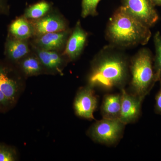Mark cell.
<instances>
[{
	"label": "cell",
	"mask_w": 161,
	"mask_h": 161,
	"mask_svg": "<svg viewBox=\"0 0 161 161\" xmlns=\"http://www.w3.org/2000/svg\"><path fill=\"white\" fill-rule=\"evenodd\" d=\"M100 1V0H82L81 17L85 18L89 16L97 15V6Z\"/></svg>",
	"instance_id": "d6986e66"
},
{
	"label": "cell",
	"mask_w": 161,
	"mask_h": 161,
	"mask_svg": "<svg viewBox=\"0 0 161 161\" xmlns=\"http://www.w3.org/2000/svg\"><path fill=\"white\" fill-rule=\"evenodd\" d=\"M35 30L39 34L64 31L66 28V23L58 16L48 15L38 20L35 26Z\"/></svg>",
	"instance_id": "30bf717a"
},
{
	"label": "cell",
	"mask_w": 161,
	"mask_h": 161,
	"mask_svg": "<svg viewBox=\"0 0 161 161\" xmlns=\"http://www.w3.org/2000/svg\"><path fill=\"white\" fill-rule=\"evenodd\" d=\"M18 90L16 82L9 78L4 71L0 69V91L5 95L9 102H12L15 99Z\"/></svg>",
	"instance_id": "9a60e30c"
},
{
	"label": "cell",
	"mask_w": 161,
	"mask_h": 161,
	"mask_svg": "<svg viewBox=\"0 0 161 161\" xmlns=\"http://www.w3.org/2000/svg\"><path fill=\"white\" fill-rule=\"evenodd\" d=\"M155 6H161V0H151Z\"/></svg>",
	"instance_id": "603a6c76"
},
{
	"label": "cell",
	"mask_w": 161,
	"mask_h": 161,
	"mask_svg": "<svg viewBox=\"0 0 161 161\" xmlns=\"http://www.w3.org/2000/svg\"><path fill=\"white\" fill-rule=\"evenodd\" d=\"M9 101L5 95L0 91V106L6 105L9 103Z\"/></svg>",
	"instance_id": "7402d4cb"
},
{
	"label": "cell",
	"mask_w": 161,
	"mask_h": 161,
	"mask_svg": "<svg viewBox=\"0 0 161 161\" xmlns=\"http://www.w3.org/2000/svg\"><path fill=\"white\" fill-rule=\"evenodd\" d=\"M130 14L149 28L158 22L159 17L151 0H122V5Z\"/></svg>",
	"instance_id": "5b68a950"
},
{
	"label": "cell",
	"mask_w": 161,
	"mask_h": 161,
	"mask_svg": "<svg viewBox=\"0 0 161 161\" xmlns=\"http://www.w3.org/2000/svg\"><path fill=\"white\" fill-rule=\"evenodd\" d=\"M155 55L153 58V68L158 81L161 80V34L159 31L153 37Z\"/></svg>",
	"instance_id": "e0dca14e"
},
{
	"label": "cell",
	"mask_w": 161,
	"mask_h": 161,
	"mask_svg": "<svg viewBox=\"0 0 161 161\" xmlns=\"http://www.w3.org/2000/svg\"><path fill=\"white\" fill-rule=\"evenodd\" d=\"M130 60L123 49L104 47L92 61L89 85L105 90L125 88L130 80Z\"/></svg>",
	"instance_id": "6da1fadb"
},
{
	"label": "cell",
	"mask_w": 161,
	"mask_h": 161,
	"mask_svg": "<svg viewBox=\"0 0 161 161\" xmlns=\"http://www.w3.org/2000/svg\"><path fill=\"white\" fill-rule=\"evenodd\" d=\"M69 34L68 31H64L42 35L37 40V44L41 49L46 50L60 49L65 44Z\"/></svg>",
	"instance_id": "8fae6325"
},
{
	"label": "cell",
	"mask_w": 161,
	"mask_h": 161,
	"mask_svg": "<svg viewBox=\"0 0 161 161\" xmlns=\"http://www.w3.org/2000/svg\"><path fill=\"white\" fill-rule=\"evenodd\" d=\"M6 51L9 58L13 60H18L26 56L29 50L27 43L24 40L13 37L7 41Z\"/></svg>",
	"instance_id": "4fadbf2b"
},
{
	"label": "cell",
	"mask_w": 161,
	"mask_h": 161,
	"mask_svg": "<svg viewBox=\"0 0 161 161\" xmlns=\"http://www.w3.org/2000/svg\"><path fill=\"white\" fill-rule=\"evenodd\" d=\"M121 106L119 120L125 125L134 122L140 116L143 98L129 93L125 88L120 90Z\"/></svg>",
	"instance_id": "52a82bcc"
},
{
	"label": "cell",
	"mask_w": 161,
	"mask_h": 161,
	"mask_svg": "<svg viewBox=\"0 0 161 161\" xmlns=\"http://www.w3.org/2000/svg\"><path fill=\"white\" fill-rule=\"evenodd\" d=\"M160 81V89L156 95L154 112L156 114L161 115V80Z\"/></svg>",
	"instance_id": "44dd1931"
},
{
	"label": "cell",
	"mask_w": 161,
	"mask_h": 161,
	"mask_svg": "<svg viewBox=\"0 0 161 161\" xmlns=\"http://www.w3.org/2000/svg\"><path fill=\"white\" fill-rule=\"evenodd\" d=\"M37 55L41 64L47 69L60 72L63 60L56 52L51 50L39 49Z\"/></svg>",
	"instance_id": "7c38bea8"
},
{
	"label": "cell",
	"mask_w": 161,
	"mask_h": 161,
	"mask_svg": "<svg viewBox=\"0 0 161 161\" xmlns=\"http://www.w3.org/2000/svg\"><path fill=\"white\" fill-rule=\"evenodd\" d=\"M125 126L119 119L103 118L91 126L87 135L96 142L112 146L117 143L122 137Z\"/></svg>",
	"instance_id": "277c9868"
},
{
	"label": "cell",
	"mask_w": 161,
	"mask_h": 161,
	"mask_svg": "<svg viewBox=\"0 0 161 161\" xmlns=\"http://www.w3.org/2000/svg\"><path fill=\"white\" fill-rule=\"evenodd\" d=\"M87 37V33L78 21L68 40L64 51V54L70 60H75L80 56L85 46Z\"/></svg>",
	"instance_id": "ba28073f"
},
{
	"label": "cell",
	"mask_w": 161,
	"mask_h": 161,
	"mask_svg": "<svg viewBox=\"0 0 161 161\" xmlns=\"http://www.w3.org/2000/svg\"><path fill=\"white\" fill-rule=\"evenodd\" d=\"M22 68L25 74L28 76L37 75L42 70L40 60L33 57H29L24 59L22 63Z\"/></svg>",
	"instance_id": "ac0fdd59"
},
{
	"label": "cell",
	"mask_w": 161,
	"mask_h": 161,
	"mask_svg": "<svg viewBox=\"0 0 161 161\" xmlns=\"http://www.w3.org/2000/svg\"><path fill=\"white\" fill-rule=\"evenodd\" d=\"M151 35L150 28L130 14L122 6L110 18L105 31L109 44L123 50L146 45Z\"/></svg>",
	"instance_id": "7a4b0ae2"
},
{
	"label": "cell",
	"mask_w": 161,
	"mask_h": 161,
	"mask_svg": "<svg viewBox=\"0 0 161 161\" xmlns=\"http://www.w3.org/2000/svg\"><path fill=\"white\" fill-rule=\"evenodd\" d=\"M121 106V95L108 94L105 95L101 107L103 118L119 119Z\"/></svg>",
	"instance_id": "9c48e42d"
},
{
	"label": "cell",
	"mask_w": 161,
	"mask_h": 161,
	"mask_svg": "<svg viewBox=\"0 0 161 161\" xmlns=\"http://www.w3.org/2000/svg\"><path fill=\"white\" fill-rule=\"evenodd\" d=\"M6 6L5 0H0V9H4Z\"/></svg>",
	"instance_id": "cb8c5ba5"
},
{
	"label": "cell",
	"mask_w": 161,
	"mask_h": 161,
	"mask_svg": "<svg viewBox=\"0 0 161 161\" xmlns=\"http://www.w3.org/2000/svg\"><path fill=\"white\" fill-rule=\"evenodd\" d=\"M51 9V5L45 1H40L30 6L25 11L26 18L38 19L46 14Z\"/></svg>",
	"instance_id": "2e32d148"
},
{
	"label": "cell",
	"mask_w": 161,
	"mask_h": 161,
	"mask_svg": "<svg viewBox=\"0 0 161 161\" xmlns=\"http://www.w3.org/2000/svg\"><path fill=\"white\" fill-rule=\"evenodd\" d=\"M9 31L14 37L25 40L31 36L33 33V28L24 18H19L11 23Z\"/></svg>",
	"instance_id": "5bb4252c"
},
{
	"label": "cell",
	"mask_w": 161,
	"mask_h": 161,
	"mask_svg": "<svg viewBox=\"0 0 161 161\" xmlns=\"http://www.w3.org/2000/svg\"><path fill=\"white\" fill-rule=\"evenodd\" d=\"M15 152L12 149L0 146V161H15Z\"/></svg>",
	"instance_id": "ffe728a7"
},
{
	"label": "cell",
	"mask_w": 161,
	"mask_h": 161,
	"mask_svg": "<svg viewBox=\"0 0 161 161\" xmlns=\"http://www.w3.org/2000/svg\"><path fill=\"white\" fill-rule=\"evenodd\" d=\"M98 98L94 88L90 85L81 88L78 91L74 101L75 114L86 119H94V113L98 106Z\"/></svg>",
	"instance_id": "8992f818"
},
{
	"label": "cell",
	"mask_w": 161,
	"mask_h": 161,
	"mask_svg": "<svg viewBox=\"0 0 161 161\" xmlns=\"http://www.w3.org/2000/svg\"><path fill=\"white\" fill-rule=\"evenodd\" d=\"M129 93L144 99L157 81L152 52L140 49L130 60Z\"/></svg>",
	"instance_id": "3957f363"
}]
</instances>
